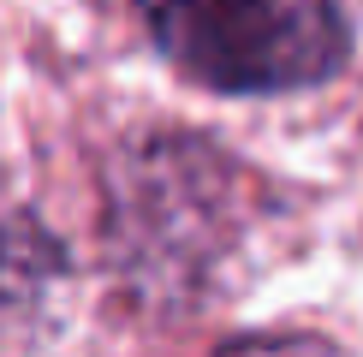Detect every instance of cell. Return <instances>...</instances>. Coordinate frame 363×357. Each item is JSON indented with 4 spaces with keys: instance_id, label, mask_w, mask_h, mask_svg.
Wrapping results in <instances>:
<instances>
[{
    "instance_id": "6da1fadb",
    "label": "cell",
    "mask_w": 363,
    "mask_h": 357,
    "mask_svg": "<svg viewBox=\"0 0 363 357\" xmlns=\"http://www.w3.org/2000/svg\"><path fill=\"white\" fill-rule=\"evenodd\" d=\"M143 12L161 54L226 96L304 89L334 78L345 60L334 0H143Z\"/></svg>"
},
{
    "instance_id": "7a4b0ae2",
    "label": "cell",
    "mask_w": 363,
    "mask_h": 357,
    "mask_svg": "<svg viewBox=\"0 0 363 357\" xmlns=\"http://www.w3.org/2000/svg\"><path fill=\"white\" fill-rule=\"evenodd\" d=\"M215 357H345V351L315 334H250V339H226Z\"/></svg>"
}]
</instances>
